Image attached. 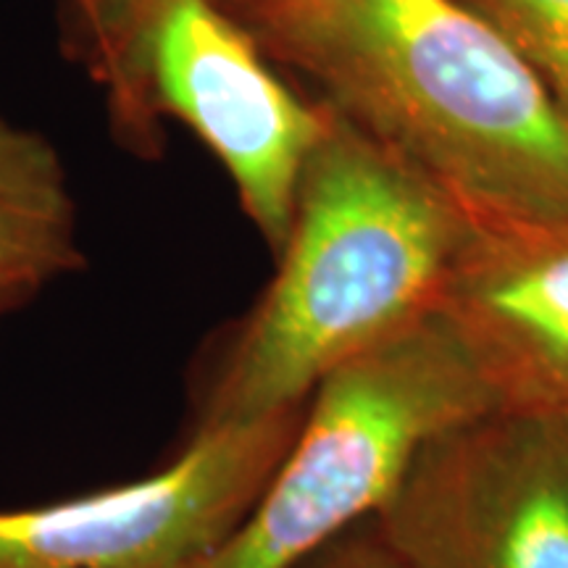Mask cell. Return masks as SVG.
Here are the masks:
<instances>
[{"label":"cell","mask_w":568,"mask_h":568,"mask_svg":"<svg viewBox=\"0 0 568 568\" xmlns=\"http://www.w3.org/2000/svg\"><path fill=\"white\" fill-rule=\"evenodd\" d=\"M232 13L466 213L568 219V122L464 0H251Z\"/></svg>","instance_id":"1"},{"label":"cell","mask_w":568,"mask_h":568,"mask_svg":"<svg viewBox=\"0 0 568 568\" xmlns=\"http://www.w3.org/2000/svg\"><path fill=\"white\" fill-rule=\"evenodd\" d=\"M466 232L443 187L332 111L274 276L195 355L187 435L301 406L337 366L437 316Z\"/></svg>","instance_id":"2"},{"label":"cell","mask_w":568,"mask_h":568,"mask_svg":"<svg viewBox=\"0 0 568 568\" xmlns=\"http://www.w3.org/2000/svg\"><path fill=\"white\" fill-rule=\"evenodd\" d=\"M63 42L124 151L155 159L163 122L182 124L222 163L268 251H282L332 109L276 74L243 21L219 0H90Z\"/></svg>","instance_id":"3"},{"label":"cell","mask_w":568,"mask_h":568,"mask_svg":"<svg viewBox=\"0 0 568 568\" xmlns=\"http://www.w3.org/2000/svg\"><path fill=\"white\" fill-rule=\"evenodd\" d=\"M489 410L493 393L439 314L361 353L318 382L251 514L190 568H295L379 516L432 439Z\"/></svg>","instance_id":"4"},{"label":"cell","mask_w":568,"mask_h":568,"mask_svg":"<svg viewBox=\"0 0 568 568\" xmlns=\"http://www.w3.org/2000/svg\"><path fill=\"white\" fill-rule=\"evenodd\" d=\"M305 406L193 432L161 468L32 508H0V568H190L245 521Z\"/></svg>","instance_id":"5"},{"label":"cell","mask_w":568,"mask_h":568,"mask_svg":"<svg viewBox=\"0 0 568 568\" xmlns=\"http://www.w3.org/2000/svg\"><path fill=\"white\" fill-rule=\"evenodd\" d=\"M374 521L406 568H568V426L508 410L453 426Z\"/></svg>","instance_id":"6"},{"label":"cell","mask_w":568,"mask_h":568,"mask_svg":"<svg viewBox=\"0 0 568 568\" xmlns=\"http://www.w3.org/2000/svg\"><path fill=\"white\" fill-rule=\"evenodd\" d=\"M466 222L439 316L497 410L568 426V219Z\"/></svg>","instance_id":"7"},{"label":"cell","mask_w":568,"mask_h":568,"mask_svg":"<svg viewBox=\"0 0 568 568\" xmlns=\"http://www.w3.org/2000/svg\"><path fill=\"white\" fill-rule=\"evenodd\" d=\"M82 268L80 216L59 148L0 113V290L32 301Z\"/></svg>","instance_id":"8"},{"label":"cell","mask_w":568,"mask_h":568,"mask_svg":"<svg viewBox=\"0 0 568 568\" xmlns=\"http://www.w3.org/2000/svg\"><path fill=\"white\" fill-rule=\"evenodd\" d=\"M527 61L568 122V0H464Z\"/></svg>","instance_id":"9"},{"label":"cell","mask_w":568,"mask_h":568,"mask_svg":"<svg viewBox=\"0 0 568 568\" xmlns=\"http://www.w3.org/2000/svg\"><path fill=\"white\" fill-rule=\"evenodd\" d=\"M295 568H406V564L389 548L372 518L326 542L322 550H316Z\"/></svg>","instance_id":"10"},{"label":"cell","mask_w":568,"mask_h":568,"mask_svg":"<svg viewBox=\"0 0 568 568\" xmlns=\"http://www.w3.org/2000/svg\"><path fill=\"white\" fill-rule=\"evenodd\" d=\"M55 3H59L63 32L80 24V21L88 17V11H90V0H55Z\"/></svg>","instance_id":"11"},{"label":"cell","mask_w":568,"mask_h":568,"mask_svg":"<svg viewBox=\"0 0 568 568\" xmlns=\"http://www.w3.org/2000/svg\"><path fill=\"white\" fill-rule=\"evenodd\" d=\"M27 303H30V297H27V295L9 293V290H0V322H3V318H9L11 314H17V311L24 308Z\"/></svg>","instance_id":"12"},{"label":"cell","mask_w":568,"mask_h":568,"mask_svg":"<svg viewBox=\"0 0 568 568\" xmlns=\"http://www.w3.org/2000/svg\"><path fill=\"white\" fill-rule=\"evenodd\" d=\"M219 3H224L230 11H237V9H243L245 3H251V0H219Z\"/></svg>","instance_id":"13"}]
</instances>
